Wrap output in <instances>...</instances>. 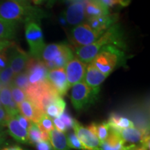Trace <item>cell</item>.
<instances>
[{"instance_id": "obj_38", "label": "cell", "mask_w": 150, "mask_h": 150, "mask_svg": "<svg viewBox=\"0 0 150 150\" xmlns=\"http://www.w3.org/2000/svg\"><path fill=\"white\" fill-rule=\"evenodd\" d=\"M6 50L0 52V72L8 65V57L6 53Z\"/></svg>"}, {"instance_id": "obj_11", "label": "cell", "mask_w": 150, "mask_h": 150, "mask_svg": "<svg viewBox=\"0 0 150 150\" xmlns=\"http://www.w3.org/2000/svg\"><path fill=\"white\" fill-rule=\"evenodd\" d=\"M86 0H76L69 6L63 14L68 25L76 26L83 23L86 18Z\"/></svg>"}, {"instance_id": "obj_10", "label": "cell", "mask_w": 150, "mask_h": 150, "mask_svg": "<svg viewBox=\"0 0 150 150\" xmlns=\"http://www.w3.org/2000/svg\"><path fill=\"white\" fill-rule=\"evenodd\" d=\"M87 65V63H83L77 58H73L67 63L65 67V71L67 82L70 87L83 81Z\"/></svg>"}, {"instance_id": "obj_19", "label": "cell", "mask_w": 150, "mask_h": 150, "mask_svg": "<svg viewBox=\"0 0 150 150\" xmlns=\"http://www.w3.org/2000/svg\"><path fill=\"white\" fill-rule=\"evenodd\" d=\"M0 102L2 107L11 117H15L20 113L18 105L13 99L9 86H2V88L0 91Z\"/></svg>"}, {"instance_id": "obj_7", "label": "cell", "mask_w": 150, "mask_h": 150, "mask_svg": "<svg viewBox=\"0 0 150 150\" xmlns=\"http://www.w3.org/2000/svg\"><path fill=\"white\" fill-rule=\"evenodd\" d=\"M104 32L92 29L87 22L75 26L70 31L69 40L74 48L88 45L95 42Z\"/></svg>"}, {"instance_id": "obj_32", "label": "cell", "mask_w": 150, "mask_h": 150, "mask_svg": "<svg viewBox=\"0 0 150 150\" xmlns=\"http://www.w3.org/2000/svg\"><path fill=\"white\" fill-rule=\"evenodd\" d=\"M9 88L11 89L13 99L17 105H19L26 99H27V95H26L25 91L24 90L19 88L12 85V84L9 86Z\"/></svg>"}, {"instance_id": "obj_8", "label": "cell", "mask_w": 150, "mask_h": 150, "mask_svg": "<svg viewBox=\"0 0 150 150\" xmlns=\"http://www.w3.org/2000/svg\"><path fill=\"white\" fill-rule=\"evenodd\" d=\"M25 38L29 47V56L41 59V54L46 45L40 24L35 22L26 23Z\"/></svg>"}, {"instance_id": "obj_49", "label": "cell", "mask_w": 150, "mask_h": 150, "mask_svg": "<svg viewBox=\"0 0 150 150\" xmlns=\"http://www.w3.org/2000/svg\"><path fill=\"white\" fill-rule=\"evenodd\" d=\"M2 85H1V83H0V91H1V88H2Z\"/></svg>"}, {"instance_id": "obj_20", "label": "cell", "mask_w": 150, "mask_h": 150, "mask_svg": "<svg viewBox=\"0 0 150 150\" xmlns=\"http://www.w3.org/2000/svg\"><path fill=\"white\" fill-rule=\"evenodd\" d=\"M8 134L16 141L21 143H29L28 131L20 126V125L15 117H11L7 123Z\"/></svg>"}, {"instance_id": "obj_21", "label": "cell", "mask_w": 150, "mask_h": 150, "mask_svg": "<svg viewBox=\"0 0 150 150\" xmlns=\"http://www.w3.org/2000/svg\"><path fill=\"white\" fill-rule=\"evenodd\" d=\"M109 134L104 142L101 144L99 150H121L125 142L117 131L109 129Z\"/></svg>"}, {"instance_id": "obj_24", "label": "cell", "mask_w": 150, "mask_h": 150, "mask_svg": "<svg viewBox=\"0 0 150 150\" xmlns=\"http://www.w3.org/2000/svg\"><path fill=\"white\" fill-rule=\"evenodd\" d=\"M17 26L18 24L0 18V41L14 38L17 32Z\"/></svg>"}, {"instance_id": "obj_6", "label": "cell", "mask_w": 150, "mask_h": 150, "mask_svg": "<svg viewBox=\"0 0 150 150\" xmlns=\"http://www.w3.org/2000/svg\"><path fill=\"white\" fill-rule=\"evenodd\" d=\"M99 90L91 88L83 81L72 86L70 99L74 108L78 111L87 108L97 100Z\"/></svg>"}, {"instance_id": "obj_33", "label": "cell", "mask_w": 150, "mask_h": 150, "mask_svg": "<svg viewBox=\"0 0 150 150\" xmlns=\"http://www.w3.org/2000/svg\"><path fill=\"white\" fill-rule=\"evenodd\" d=\"M66 137L67 143H68L70 148L79 150H89L81 143V142L80 141L74 133L70 132L69 134H67Z\"/></svg>"}, {"instance_id": "obj_25", "label": "cell", "mask_w": 150, "mask_h": 150, "mask_svg": "<svg viewBox=\"0 0 150 150\" xmlns=\"http://www.w3.org/2000/svg\"><path fill=\"white\" fill-rule=\"evenodd\" d=\"M66 104L62 97L56 98L45 108V114L50 118L59 117L65 111Z\"/></svg>"}, {"instance_id": "obj_16", "label": "cell", "mask_w": 150, "mask_h": 150, "mask_svg": "<svg viewBox=\"0 0 150 150\" xmlns=\"http://www.w3.org/2000/svg\"><path fill=\"white\" fill-rule=\"evenodd\" d=\"M106 77L107 76L99 72L91 63H90L86 67L83 81L91 88L99 90L100 89V85Z\"/></svg>"}, {"instance_id": "obj_4", "label": "cell", "mask_w": 150, "mask_h": 150, "mask_svg": "<svg viewBox=\"0 0 150 150\" xmlns=\"http://www.w3.org/2000/svg\"><path fill=\"white\" fill-rule=\"evenodd\" d=\"M74 57L72 49L65 43H53L45 45L41 60L49 70L64 67Z\"/></svg>"}, {"instance_id": "obj_48", "label": "cell", "mask_w": 150, "mask_h": 150, "mask_svg": "<svg viewBox=\"0 0 150 150\" xmlns=\"http://www.w3.org/2000/svg\"><path fill=\"white\" fill-rule=\"evenodd\" d=\"M65 1H68V2H73V1H76V0H64Z\"/></svg>"}, {"instance_id": "obj_3", "label": "cell", "mask_w": 150, "mask_h": 150, "mask_svg": "<svg viewBox=\"0 0 150 150\" xmlns=\"http://www.w3.org/2000/svg\"><path fill=\"white\" fill-rule=\"evenodd\" d=\"M125 53L121 49L112 45L101 49L91 63L103 74L108 76L125 60Z\"/></svg>"}, {"instance_id": "obj_31", "label": "cell", "mask_w": 150, "mask_h": 150, "mask_svg": "<svg viewBox=\"0 0 150 150\" xmlns=\"http://www.w3.org/2000/svg\"><path fill=\"white\" fill-rule=\"evenodd\" d=\"M14 74L9 65L5 67L0 72V83L3 86H9L11 84Z\"/></svg>"}, {"instance_id": "obj_12", "label": "cell", "mask_w": 150, "mask_h": 150, "mask_svg": "<svg viewBox=\"0 0 150 150\" xmlns=\"http://www.w3.org/2000/svg\"><path fill=\"white\" fill-rule=\"evenodd\" d=\"M47 80L61 96H64L70 88L67 80L64 67L49 70Z\"/></svg>"}, {"instance_id": "obj_46", "label": "cell", "mask_w": 150, "mask_h": 150, "mask_svg": "<svg viewBox=\"0 0 150 150\" xmlns=\"http://www.w3.org/2000/svg\"><path fill=\"white\" fill-rule=\"evenodd\" d=\"M31 1H32V3L33 4L35 5H40L41 4H42L44 2L45 0H31Z\"/></svg>"}, {"instance_id": "obj_40", "label": "cell", "mask_w": 150, "mask_h": 150, "mask_svg": "<svg viewBox=\"0 0 150 150\" xmlns=\"http://www.w3.org/2000/svg\"><path fill=\"white\" fill-rule=\"evenodd\" d=\"M13 45V43L10 40L0 41V52L3 51V50L8 47H11Z\"/></svg>"}, {"instance_id": "obj_39", "label": "cell", "mask_w": 150, "mask_h": 150, "mask_svg": "<svg viewBox=\"0 0 150 150\" xmlns=\"http://www.w3.org/2000/svg\"><path fill=\"white\" fill-rule=\"evenodd\" d=\"M37 150H52V147L49 141H41L35 145Z\"/></svg>"}, {"instance_id": "obj_23", "label": "cell", "mask_w": 150, "mask_h": 150, "mask_svg": "<svg viewBox=\"0 0 150 150\" xmlns=\"http://www.w3.org/2000/svg\"><path fill=\"white\" fill-rule=\"evenodd\" d=\"M108 124L109 129L117 131L119 132L122 129L134 127V124L132 121L127 117H124L115 112H112L108 117Z\"/></svg>"}, {"instance_id": "obj_42", "label": "cell", "mask_w": 150, "mask_h": 150, "mask_svg": "<svg viewBox=\"0 0 150 150\" xmlns=\"http://www.w3.org/2000/svg\"><path fill=\"white\" fill-rule=\"evenodd\" d=\"M131 0H119V5L122 7H126L129 5Z\"/></svg>"}, {"instance_id": "obj_29", "label": "cell", "mask_w": 150, "mask_h": 150, "mask_svg": "<svg viewBox=\"0 0 150 150\" xmlns=\"http://www.w3.org/2000/svg\"><path fill=\"white\" fill-rule=\"evenodd\" d=\"M11 84L25 91L30 86L27 73L24 71L20 74L15 75L12 82H11Z\"/></svg>"}, {"instance_id": "obj_35", "label": "cell", "mask_w": 150, "mask_h": 150, "mask_svg": "<svg viewBox=\"0 0 150 150\" xmlns=\"http://www.w3.org/2000/svg\"><path fill=\"white\" fill-rule=\"evenodd\" d=\"M15 117L16 118L17 120H18L19 124H20V126H21L22 128L26 129L27 131H29V129L30 128V127H31L32 122L29 120L27 118L24 117L23 115H22L21 114H20V113L15 116Z\"/></svg>"}, {"instance_id": "obj_5", "label": "cell", "mask_w": 150, "mask_h": 150, "mask_svg": "<svg viewBox=\"0 0 150 150\" xmlns=\"http://www.w3.org/2000/svg\"><path fill=\"white\" fill-rule=\"evenodd\" d=\"M27 99L34 104L45 114V108L50 103L58 97H61L48 81L30 86L25 91Z\"/></svg>"}, {"instance_id": "obj_45", "label": "cell", "mask_w": 150, "mask_h": 150, "mask_svg": "<svg viewBox=\"0 0 150 150\" xmlns=\"http://www.w3.org/2000/svg\"><path fill=\"white\" fill-rule=\"evenodd\" d=\"M59 20H60V23H61L63 26H67V23L66 20H65L64 16H63V15H62V16H61V18H60Z\"/></svg>"}, {"instance_id": "obj_34", "label": "cell", "mask_w": 150, "mask_h": 150, "mask_svg": "<svg viewBox=\"0 0 150 150\" xmlns=\"http://www.w3.org/2000/svg\"><path fill=\"white\" fill-rule=\"evenodd\" d=\"M59 117L61 120L62 122L64 123V125H65V127H66L67 129L72 128L75 120L74 118L72 117V116H71L68 112L66 111H64Z\"/></svg>"}, {"instance_id": "obj_17", "label": "cell", "mask_w": 150, "mask_h": 150, "mask_svg": "<svg viewBox=\"0 0 150 150\" xmlns=\"http://www.w3.org/2000/svg\"><path fill=\"white\" fill-rule=\"evenodd\" d=\"M18 107L22 115L34 123H37L45 114L29 99H26L20 103L18 105Z\"/></svg>"}, {"instance_id": "obj_27", "label": "cell", "mask_w": 150, "mask_h": 150, "mask_svg": "<svg viewBox=\"0 0 150 150\" xmlns=\"http://www.w3.org/2000/svg\"><path fill=\"white\" fill-rule=\"evenodd\" d=\"M85 12L86 16H87L88 18L109 14L108 9L104 8L99 4L92 0H86Z\"/></svg>"}, {"instance_id": "obj_13", "label": "cell", "mask_w": 150, "mask_h": 150, "mask_svg": "<svg viewBox=\"0 0 150 150\" xmlns=\"http://www.w3.org/2000/svg\"><path fill=\"white\" fill-rule=\"evenodd\" d=\"M72 128L75 132V135L87 149L89 150H99L101 142L97 136L88 130L87 127H84L75 120Z\"/></svg>"}, {"instance_id": "obj_22", "label": "cell", "mask_w": 150, "mask_h": 150, "mask_svg": "<svg viewBox=\"0 0 150 150\" xmlns=\"http://www.w3.org/2000/svg\"><path fill=\"white\" fill-rule=\"evenodd\" d=\"M49 140L54 150H70L65 133L54 129L49 133Z\"/></svg>"}, {"instance_id": "obj_1", "label": "cell", "mask_w": 150, "mask_h": 150, "mask_svg": "<svg viewBox=\"0 0 150 150\" xmlns=\"http://www.w3.org/2000/svg\"><path fill=\"white\" fill-rule=\"evenodd\" d=\"M112 45L121 50L125 49L123 31L119 24H114L106 30L95 42L81 47L76 48L75 54L76 58L85 63H90L103 47Z\"/></svg>"}, {"instance_id": "obj_41", "label": "cell", "mask_w": 150, "mask_h": 150, "mask_svg": "<svg viewBox=\"0 0 150 150\" xmlns=\"http://www.w3.org/2000/svg\"><path fill=\"white\" fill-rule=\"evenodd\" d=\"M6 138V134L4 129H3V127L0 126V147L1 145H3L4 142H5Z\"/></svg>"}, {"instance_id": "obj_51", "label": "cell", "mask_w": 150, "mask_h": 150, "mask_svg": "<svg viewBox=\"0 0 150 150\" xmlns=\"http://www.w3.org/2000/svg\"><path fill=\"white\" fill-rule=\"evenodd\" d=\"M137 149V145H136V149H135L134 150H136Z\"/></svg>"}, {"instance_id": "obj_36", "label": "cell", "mask_w": 150, "mask_h": 150, "mask_svg": "<svg viewBox=\"0 0 150 150\" xmlns=\"http://www.w3.org/2000/svg\"><path fill=\"white\" fill-rule=\"evenodd\" d=\"M11 117L7 113L2 106L0 107V126L6 127Z\"/></svg>"}, {"instance_id": "obj_50", "label": "cell", "mask_w": 150, "mask_h": 150, "mask_svg": "<svg viewBox=\"0 0 150 150\" xmlns=\"http://www.w3.org/2000/svg\"><path fill=\"white\" fill-rule=\"evenodd\" d=\"M1 106H2V105H1V103L0 102V107H1Z\"/></svg>"}, {"instance_id": "obj_28", "label": "cell", "mask_w": 150, "mask_h": 150, "mask_svg": "<svg viewBox=\"0 0 150 150\" xmlns=\"http://www.w3.org/2000/svg\"><path fill=\"white\" fill-rule=\"evenodd\" d=\"M28 136H29V142L31 145H36L37 143L41 141H49V134L42 133L37 124L32 122L31 127L28 131Z\"/></svg>"}, {"instance_id": "obj_14", "label": "cell", "mask_w": 150, "mask_h": 150, "mask_svg": "<svg viewBox=\"0 0 150 150\" xmlns=\"http://www.w3.org/2000/svg\"><path fill=\"white\" fill-rule=\"evenodd\" d=\"M29 58V54L20 48H14L13 52L8 57V65L13 72L14 75L24 72Z\"/></svg>"}, {"instance_id": "obj_37", "label": "cell", "mask_w": 150, "mask_h": 150, "mask_svg": "<svg viewBox=\"0 0 150 150\" xmlns=\"http://www.w3.org/2000/svg\"><path fill=\"white\" fill-rule=\"evenodd\" d=\"M53 124L54 128H56V130L61 131L62 133H65L67 131V129L66 127L59 117L54 118Z\"/></svg>"}, {"instance_id": "obj_43", "label": "cell", "mask_w": 150, "mask_h": 150, "mask_svg": "<svg viewBox=\"0 0 150 150\" xmlns=\"http://www.w3.org/2000/svg\"><path fill=\"white\" fill-rule=\"evenodd\" d=\"M137 145H124L121 150H134L136 149Z\"/></svg>"}, {"instance_id": "obj_15", "label": "cell", "mask_w": 150, "mask_h": 150, "mask_svg": "<svg viewBox=\"0 0 150 150\" xmlns=\"http://www.w3.org/2000/svg\"><path fill=\"white\" fill-rule=\"evenodd\" d=\"M119 134L125 144L129 143V145L140 144L145 136L149 135V130L147 129L136 128L134 127L122 129L119 131Z\"/></svg>"}, {"instance_id": "obj_26", "label": "cell", "mask_w": 150, "mask_h": 150, "mask_svg": "<svg viewBox=\"0 0 150 150\" xmlns=\"http://www.w3.org/2000/svg\"><path fill=\"white\" fill-rule=\"evenodd\" d=\"M87 128L97 136L101 144L106 140L109 134V127L106 122H103L102 123L93 122L89 125Z\"/></svg>"}, {"instance_id": "obj_2", "label": "cell", "mask_w": 150, "mask_h": 150, "mask_svg": "<svg viewBox=\"0 0 150 150\" xmlns=\"http://www.w3.org/2000/svg\"><path fill=\"white\" fill-rule=\"evenodd\" d=\"M47 17L45 11L33 6L29 4H22L16 1L3 0L0 2V18L14 22H40Z\"/></svg>"}, {"instance_id": "obj_44", "label": "cell", "mask_w": 150, "mask_h": 150, "mask_svg": "<svg viewBox=\"0 0 150 150\" xmlns=\"http://www.w3.org/2000/svg\"><path fill=\"white\" fill-rule=\"evenodd\" d=\"M1 150H23V149L20 147H19V146L15 145V146H11V147H5Z\"/></svg>"}, {"instance_id": "obj_18", "label": "cell", "mask_w": 150, "mask_h": 150, "mask_svg": "<svg viewBox=\"0 0 150 150\" xmlns=\"http://www.w3.org/2000/svg\"><path fill=\"white\" fill-rule=\"evenodd\" d=\"M117 18L115 16L108 14L88 18L87 23L95 31L105 32L112 24H115Z\"/></svg>"}, {"instance_id": "obj_47", "label": "cell", "mask_w": 150, "mask_h": 150, "mask_svg": "<svg viewBox=\"0 0 150 150\" xmlns=\"http://www.w3.org/2000/svg\"><path fill=\"white\" fill-rule=\"evenodd\" d=\"M9 1H16V2L22 4H29V1L30 0H9Z\"/></svg>"}, {"instance_id": "obj_9", "label": "cell", "mask_w": 150, "mask_h": 150, "mask_svg": "<svg viewBox=\"0 0 150 150\" xmlns=\"http://www.w3.org/2000/svg\"><path fill=\"white\" fill-rule=\"evenodd\" d=\"M30 85L35 86L46 81L49 69L41 59L31 57L28 60L25 67Z\"/></svg>"}, {"instance_id": "obj_30", "label": "cell", "mask_w": 150, "mask_h": 150, "mask_svg": "<svg viewBox=\"0 0 150 150\" xmlns=\"http://www.w3.org/2000/svg\"><path fill=\"white\" fill-rule=\"evenodd\" d=\"M36 124L39 129L42 133L49 134L52 130L55 129L54 128L53 121H52V118L48 117L46 114H44Z\"/></svg>"}]
</instances>
